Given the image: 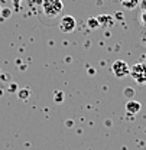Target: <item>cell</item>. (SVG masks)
Segmentation results:
<instances>
[{
    "mask_svg": "<svg viewBox=\"0 0 146 150\" xmlns=\"http://www.w3.org/2000/svg\"><path fill=\"white\" fill-rule=\"evenodd\" d=\"M42 9L46 18L55 19L61 15L64 4H62V0H42Z\"/></svg>",
    "mask_w": 146,
    "mask_h": 150,
    "instance_id": "1",
    "label": "cell"
},
{
    "mask_svg": "<svg viewBox=\"0 0 146 150\" xmlns=\"http://www.w3.org/2000/svg\"><path fill=\"white\" fill-rule=\"evenodd\" d=\"M130 75L137 84H146V64L139 62L130 68Z\"/></svg>",
    "mask_w": 146,
    "mask_h": 150,
    "instance_id": "2",
    "label": "cell"
},
{
    "mask_svg": "<svg viewBox=\"0 0 146 150\" xmlns=\"http://www.w3.org/2000/svg\"><path fill=\"white\" fill-rule=\"evenodd\" d=\"M111 72H113L114 76H117V78H123V76H126V75L130 74V67L127 65V62H125V61H122V59H117V61H114L113 65H111Z\"/></svg>",
    "mask_w": 146,
    "mask_h": 150,
    "instance_id": "3",
    "label": "cell"
},
{
    "mask_svg": "<svg viewBox=\"0 0 146 150\" xmlns=\"http://www.w3.org/2000/svg\"><path fill=\"white\" fill-rule=\"evenodd\" d=\"M75 26H77V22H75V19H74L73 16H70V15L62 16L61 20H59V29H61L62 32H65V33L74 32Z\"/></svg>",
    "mask_w": 146,
    "mask_h": 150,
    "instance_id": "4",
    "label": "cell"
},
{
    "mask_svg": "<svg viewBox=\"0 0 146 150\" xmlns=\"http://www.w3.org/2000/svg\"><path fill=\"white\" fill-rule=\"evenodd\" d=\"M140 108H142L140 103H139V101H135V100H129L127 104H126V111H127L129 114H132V115L137 114V112L140 111Z\"/></svg>",
    "mask_w": 146,
    "mask_h": 150,
    "instance_id": "5",
    "label": "cell"
},
{
    "mask_svg": "<svg viewBox=\"0 0 146 150\" xmlns=\"http://www.w3.org/2000/svg\"><path fill=\"white\" fill-rule=\"evenodd\" d=\"M97 20H98L100 26H111L114 23V19H113V16H110V15H104V16L101 15V16L97 18Z\"/></svg>",
    "mask_w": 146,
    "mask_h": 150,
    "instance_id": "6",
    "label": "cell"
},
{
    "mask_svg": "<svg viewBox=\"0 0 146 150\" xmlns=\"http://www.w3.org/2000/svg\"><path fill=\"white\" fill-rule=\"evenodd\" d=\"M120 3L126 7V9H135L139 4V0H120Z\"/></svg>",
    "mask_w": 146,
    "mask_h": 150,
    "instance_id": "7",
    "label": "cell"
},
{
    "mask_svg": "<svg viewBox=\"0 0 146 150\" xmlns=\"http://www.w3.org/2000/svg\"><path fill=\"white\" fill-rule=\"evenodd\" d=\"M87 23H88V28H90V29H95V28L100 26V23H98L97 18H90L88 20H87Z\"/></svg>",
    "mask_w": 146,
    "mask_h": 150,
    "instance_id": "8",
    "label": "cell"
},
{
    "mask_svg": "<svg viewBox=\"0 0 146 150\" xmlns=\"http://www.w3.org/2000/svg\"><path fill=\"white\" fill-rule=\"evenodd\" d=\"M18 95H19L20 100H26V98L31 95V91H29L28 88H25V90H20V91L18 93Z\"/></svg>",
    "mask_w": 146,
    "mask_h": 150,
    "instance_id": "9",
    "label": "cell"
},
{
    "mask_svg": "<svg viewBox=\"0 0 146 150\" xmlns=\"http://www.w3.org/2000/svg\"><path fill=\"white\" fill-rule=\"evenodd\" d=\"M10 15H12V10H10V9H3V10H1V16L4 19H7Z\"/></svg>",
    "mask_w": 146,
    "mask_h": 150,
    "instance_id": "10",
    "label": "cell"
},
{
    "mask_svg": "<svg viewBox=\"0 0 146 150\" xmlns=\"http://www.w3.org/2000/svg\"><path fill=\"white\" fill-rule=\"evenodd\" d=\"M125 95H126V97H129V98H132V97L135 95L133 88H125Z\"/></svg>",
    "mask_w": 146,
    "mask_h": 150,
    "instance_id": "11",
    "label": "cell"
},
{
    "mask_svg": "<svg viewBox=\"0 0 146 150\" xmlns=\"http://www.w3.org/2000/svg\"><path fill=\"white\" fill-rule=\"evenodd\" d=\"M55 101H59V103L62 101V93L61 91H58V93L55 94Z\"/></svg>",
    "mask_w": 146,
    "mask_h": 150,
    "instance_id": "12",
    "label": "cell"
}]
</instances>
